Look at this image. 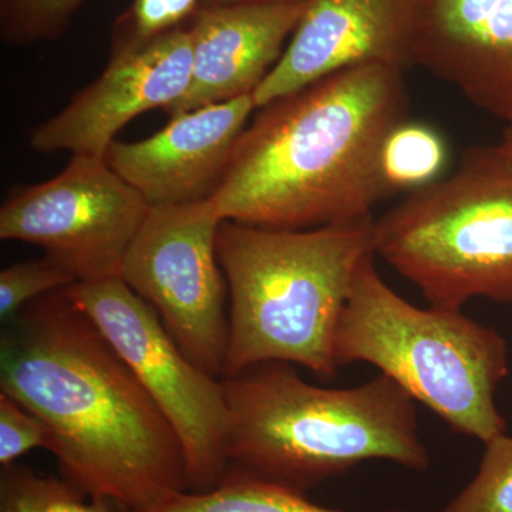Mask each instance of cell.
<instances>
[{
	"label": "cell",
	"mask_w": 512,
	"mask_h": 512,
	"mask_svg": "<svg viewBox=\"0 0 512 512\" xmlns=\"http://www.w3.org/2000/svg\"><path fill=\"white\" fill-rule=\"evenodd\" d=\"M0 392L45 421L64 480L87 497L136 512L188 491L174 427L66 288L6 322Z\"/></svg>",
	"instance_id": "cell-1"
},
{
	"label": "cell",
	"mask_w": 512,
	"mask_h": 512,
	"mask_svg": "<svg viewBox=\"0 0 512 512\" xmlns=\"http://www.w3.org/2000/svg\"><path fill=\"white\" fill-rule=\"evenodd\" d=\"M403 72L362 64L259 107L210 198L221 220L272 229L370 220L387 197L384 140L407 119Z\"/></svg>",
	"instance_id": "cell-2"
},
{
	"label": "cell",
	"mask_w": 512,
	"mask_h": 512,
	"mask_svg": "<svg viewBox=\"0 0 512 512\" xmlns=\"http://www.w3.org/2000/svg\"><path fill=\"white\" fill-rule=\"evenodd\" d=\"M228 467L306 494L369 460L410 470L430 466L414 400L380 375L348 389L305 382L291 363L266 362L222 377Z\"/></svg>",
	"instance_id": "cell-3"
},
{
	"label": "cell",
	"mask_w": 512,
	"mask_h": 512,
	"mask_svg": "<svg viewBox=\"0 0 512 512\" xmlns=\"http://www.w3.org/2000/svg\"><path fill=\"white\" fill-rule=\"evenodd\" d=\"M217 256L229 292L222 377L284 362L332 380L340 315L357 271L375 256L372 218L312 229L222 221Z\"/></svg>",
	"instance_id": "cell-4"
},
{
	"label": "cell",
	"mask_w": 512,
	"mask_h": 512,
	"mask_svg": "<svg viewBox=\"0 0 512 512\" xmlns=\"http://www.w3.org/2000/svg\"><path fill=\"white\" fill-rule=\"evenodd\" d=\"M335 360L376 366L458 434L487 443L505 433L495 404L510 369L503 336L461 311L407 302L383 281L373 256L340 315Z\"/></svg>",
	"instance_id": "cell-5"
},
{
	"label": "cell",
	"mask_w": 512,
	"mask_h": 512,
	"mask_svg": "<svg viewBox=\"0 0 512 512\" xmlns=\"http://www.w3.org/2000/svg\"><path fill=\"white\" fill-rule=\"evenodd\" d=\"M373 248L434 308L512 305V167L500 147L468 148L453 174L373 221Z\"/></svg>",
	"instance_id": "cell-6"
},
{
	"label": "cell",
	"mask_w": 512,
	"mask_h": 512,
	"mask_svg": "<svg viewBox=\"0 0 512 512\" xmlns=\"http://www.w3.org/2000/svg\"><path fill=\"white\" fill-rule=\"evenodd\" d=\"M66 291L174 427L184 448L188 491L220 484L228 467V409L220 377L185 355L156 309L123 279L76 282Z\"/></svg>",
	"instance_id": "cell-7"
},
{
	"label": "cell",
	"mask_w": 512,
	"mask_h": 512,
	"mask_svg": "<svg viewBox=\"0 0 512 512\" xmlns=\"http://www.w3.org/2000/svg\"><path fill=\"white\" fill-rule=\"evenodd\" d=\"M220 215L210 200L151 207L120 278L150 303L181 350L222 377L229 339L227 279L217 256Z\"/></svg>",
	"instance_id": "cell-8"
},
{
	"label": "cell",
	"mask_w": 512,
	"mask_h": 512,
	"mask_svg": "<svg viewBox=\"0 0 512 512\" xmlns=\"http://www.w3.org/2000/svg\"><path fill=\"white\" fill-rule=\"evenodd\" d=\"M150 208L104 158L73 156L56 177L10 192L0 238L37 245L76 282L120 278Z\"/></svg>",
	"instance_id": "cell-9"
},
{
	"label": "cell",
	"mask_w": 512,
	"mask_h": 512,
	"mask_svg": "<svg viewBox=\"0 0 512 512\" xmlns=\"http://www.w3.org/2000/svg\"><path fill=\"white\" fill-rule=\"evenodd\" d=\"M190 26L157 36L133 49L111 52L106 70L74 94L52 119L30 133L29 146L39 153L70 151L73 156L103 158L120 130L140 114L167 111L191 82Z\"/></svg>",
	"instance_id": "cell-10"
},
{
	"label": "cell",
	"mask_w": 512,
	"mask_h": 512,
	"mask_svg": "<svg viewBox=\"0 0 512 512\" xmlns=\"http://www.w3.org/2000/svg\"><path fill=\"white\" fill-rule=\"evenodd\" d=\"M416 0H306L284 55L255 90L256 109L362 66H413Z\"/></svg>",
	"instance_id": "cell-11"
},
{
	"label": "cell",
	"mask_w": 512,
	"mask_h": 512,
	"mask_svg": "<svg viewBox=\"0 0 512 512\" xmlns=\"http://www.w3.org/2000/svg\"><path fill=\"white\" fill-rule=\"evenodd\" d=\"M256 109L254 94L171 117L153 136L113 141L104 161L150 207L210 200Z\"/></svg>",
	"instance_id": "cell-12"
},
{
	"label": "cell",
	"mask_w": 512,
	"mask_h": 512,
	"mask_svg": "<svg viewBox=\"0 0 512 512\" xmlns=\"http://www.w3.org/2000/svg\"><path fill=\"white\" fill-rule=\"evenodd\" d=\"M413 66L512 124V0H416Z\"/></svg>",
	"instance_id": "cell-13"
},
{
	"label": "cell",
	"mask_w": 512,
	"mask_h": 512,
	"mask_svg": "<svg viewBox=\"0 0 512 512\" xmlns=\"http://www.w3.org/2000/svg\"><path fill=\"white\" fill-rule=\"evenodd\" d=\"M306 0L201 8L190 22L191 82L171 117L254 94L284 55Z\"/></svg>",
	"instance_id": "cell-14"
},
{
	"label": "cell",
	"mask_w": 512,
	"mask_h": 512,
	"mask_svg": "<svg viewBox=\"0 0 512 512\" xmlns=\"http://www.w3.org/2000/svg\"><path fill=\"white\" fill-rule=\"evenodd\" d=\"M136 512H340L313 504L306 494L241 474L225 473L208 491H183Z\"/></svg>",
	"instance_id": "cell-15"
},
{
	"label": "cell",
	"mask_w": 512,
	"mask_h": 512,
	"mask_svg": "<svg viewBox=\"0 0 512 512\" xmlns=\"http://www.w3.org/2000/svg\"><path fill=\"white\" fill-rule=\"evenodd\" d=\"M448 164L446 140L436 128L403 120L390 131L380 153V175L387 197L419 191L443 178Z\"/></svg>",
	"instance_id": "cell-16"
},
{
	"label": "cell",
	"mask_w": 512,
	"mask_h": 512,
	"mask_svg": "<svg viewBox=\"0 0 512 512\" xmlns=\"http://www.w3.org/2000/svg\"><path fill=\"white\" fill-rule=\"evenodd\" d=\"M113 505L87 497L67 480L37 474L28 467H3L0 512H111Z\"/></svg>",
	"instance_id": "cell-17"
},
{
	"label": "cell",
	"mask_w": 512,
	"mask_h": 512,
	"mask_svg": "<svg viewBox=\"0 0 512 512\" xmlns=\"http://www.w3.org/2000/svg\"><path fill=\"white\" fill-rule=\"evenodd\" d=\"M86 0H0V37L9 46L60 39Z\"/></svg>",
	"instance_id": "cell-18"
},
{
	"label": "cell",
	"mask_w": 512,
	"mask_h": 512,
	"mask_svg": "<svg viewBox=\"0 0 512 512\" xmlns=\"http://www.w3.org/2000/svg\"><path fill=\"white\" fill-rule=\"evenodd\" d=\"M484 444L477 476L441 512H512V437Z\"/></svg>",
	"instance_id": "cell-19"
},
{
	"label": "cell",
	"mask_w": 512,
	"mask_h": 512,
	"mask_svg": "<svg viewBox=\"0 0 512 512\" xmlns=\"http://www.w3.org/2000/svg\"><path fill=\"white\" fill-rule=\"evenodd\" d=\"M202 0H133L117 19L111 35V52L133 49L157 36L183 28L201 9Z\"/></svg>",
	"instance_id": "cell-20"
},
{
	"label": "cell",
	"mask_w": 512,
	"mask_h": 512,
	"mask_svg": "<svg viewBox=\"0 0 512 512\" xmlns=\"http://www.w3.org/2000/svg\"><path fill=\"white\" fill-rule=\"evenodd\" d=\"M76 284L63 266L45 258L10 265L0 272V318H15L29 303Z\"/></svg>",
	"instance_id": "cell-21"
},
{
	"label": "cell",
	"mask_w": 512,
	"mask_h": 512,
	"mask_svg": "<svg viewBox=\"0 0 512 512\" xmlns=\"http://www.w3.org/2000/svg\"><path fill=\"white\" fill-rule=\"evenodd\" d=\"M52 431L42 419L0 392V464L15 463L33 448L52 447Z\"/></svg>",
	"instance_id": "cell-22"
},
{
	"label": "cell",
	"mask_w": 512,
	"mask_h": 512,
	"mask_svg": "<svg viewBox=\"0 0 512 512\" xmlns=\"http://www.w3.org/2000/svg\"><path fill=\"white\" fill-rule=\"evenodd\" d=\"M292 2V0H202L201 8L212 6L251 5V3Z\"/></svg>",
	"instance_id": "cell-23"
},
{
	"label": "cell",
	"mask_w": 512,
	"mask_h": 512,
	"mask_svg": "<svg viewBox=\"0 0 512 512\" xmlns=\"http://www.w3.org/2000/svg\"><path fill=\"white\" fill-rule=\"evenodd\" d=\"M498 147L503 151L505 158H507L508 163L512 167V124L505 128L503 138H501V143L498 144Z\"/></svg>",
	"instance_id": "cell-24"
}]
</instances>
